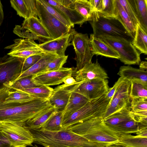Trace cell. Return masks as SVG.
<instances>
[{"instance_id":"cell-1","label":"cell","mask_w":147,"mask_h":147,"mask_svg":"<svg viewBox=\"0 0 147 147\" xmlns=\"http://www.w3.org/2000/svg\"><path fill=\"white\" fill-rule=\"evenodd\" d=\"M28 129L33 136L34 142L44 147H102L111 144L92 142L66 129L51 131Z\"/></svg>"},{"instance_id":"cell-2","label":"cell","mask_w":147,"mask_h":147,"mask_svg":"<svg viewBox=\"0 0 147 147\" xmlns=\"http://www.w3.org/2000/svg\"><path fill=\"white\" fill-rule=\"evenodd\" d=\"M49 106L48 100L37 98L22 104L5 103L0 88V122L12 123L23 126Z\"/></svg>"},{"instance_id":"cell-3","label":"cell","mask_w":147,"mask_h":147,"mask_svg":"<svg viewBox=\"0 0 147 147\" xmlns=\"http://www.w3.org/2000/svg\"><path fill=\"white\" fill-rule=\"evenodd\" d=\"M65 129L92 142L100 143H116L119 141L120 135L105 123L102 117L92 118Z\"/></svg>"},{"instance_id":"cell-4","label":"cell","mask_w":147,"mask_h":147,"mask_svg":"<svg viewBox=\"0 0 147 147\" xmlns=\"http://www.w3.org/2000/svg\"><path fill=\"white\" fill-rule=\"evenodd\" d=\"M110 100L107 97L106 94L98 98L90 100L80 109L63 118L62 129L94 118H103Z\"/></svg>"},{"instance_id":"cell-5","label":"cell","mask_w":147,"mask_h":147,"mask_svg":"<svg viewBox=\"0 0 147 147\" xmlns=\"http://www.w3.org/2000/svg\"><path fill=\"white\" fill-rule=\"evenodd\" d=\"M89 21L95 37L108 35L122 38L131 42L134 39V37L116 18L104 17L97 12L94 11Z\"/></svg>"},{"instance_id":"cell-6","label":"cell","mask_w":147,"mask_h":147,"mask_svg":"<svg viewBox=\"0 0 147 147\" xmlns=\"http://www.w3.org/2000/svg\"><path fill=\"white\" fill-rule=\"evenodd\" d=\"M96 37L115 51L119 56V59L125 64H139L141 62L140 53L131 42L122 38L108 35H100Z\"/></svg>"},{"instance_id":"cell-7","label":"cell","mask_w":147,"mask_h":147,"mask_svg":"<svg viewBox=\"0 0 147 147\" xmlns=\"http://www.w3.org/2000/svg\"><path fill=\"white\" fill-rule=\"evenodd\" d=\"M0 133L12 147L32 146L34 138L29 129L24 126L8 122H0Z\"/></svg>"},{"instance_id":"cell-8","label":"cell","mask_w":147,"mask_h":147,"mask_svg":"<svg viewBox=\"0 0 147 147\" xmlns=\"http://www.w3.org/2000/svg\"><path fill=\"white\" fill-rule=\"evenodd\" d=\"M36 9L37 16L53 39L67 33L71 29L48 12L39 0H36Z\"/></svg>"},{"instance_id":"cell-9","label":"cell","mask_w":147,"mask_h":147,"mask_svg":"<svg viewBox=\"0 0 147 147\" xmlns=\"http://www.w3.org/2000/svg\"><path fill=\"white\" fill-rule=\"evenodd\" d=\"M70 45L73 46L76 53L74 59L76 61L77 70L92 62L93 56L91 53L90 38L88 34L77 32L73 35Z\"/></svg>"},{"instance_id":"cell-10","label":"cell","mask_w":147,"mask_h":147,"mask_svg":"<svg viewBox=\"0 0 147 147\" xmlns=\"http://www.w3.org/2000/svg\"><path fill=\"white\" fill-rule=\"evenodd\" d=\"M24 60L7 55L0 57V84L16 81L22 72Z\"/></svg>"},{"instance_id":"cell-11","label":"cell","mask_w":147,"mask_h":147,"mask_svg":"<svg viewBox=\"0 0 147 147\" xmlns=\"http://www.w3.org/2000/svg\"><path fill=\"white\" fill-rule=\"evenodd\" d=\"M13 41V44L4 48L10 50L7 54L10 56L25 59L32 55L45 53L34 40L19 38L15 39Z\"/></svg>"},{"instance_id":"cell-12","label":"cell","mask_w":147,"mask_h":147,"mask_svg":"<svg viewBox=\"0 0 147 147\" xmlns=\"http://www.w3.org/2000/svg\"><path fill=\"white\" fill-rule=\"evenodd\" d=\"M130 82L125 79L118 87L103 118L105 119L123 107L130 106Z\"/></svg>"},{"instance_id":"cell-13","label":"cell","mask_w":147,"mask_h":147,"mask_svg":"<svg viewBox=\"0 0 147 147\" xmlns=\"http://www.w3.org/2000/svg\"><path fill=\"white\" fill-rule=\"evenodd\" d=\"M14 33H30L36 37L40 42L44 43L53 39L37 17H32L24 19L22 25H16Z\"/></svg>"},{"instance_id":"cell-14","label":"cell","mask_w":147,"mask_h":147,"mask_svg":"<svg viewBox=\"0 0 147 147\" xmlns=\"http://www.w3.org/2000/svg\"><path fill=\"white\" fill-rule=\"evenodd\" d=\"M72 68L62 67L57 70L43 72L32 76V80L38 86H50L59 84L67 78L71 76Z\"/></svg>"},{"instance_id":"cell-15","label":"cell","mask_w":147,"mask_h":147,"mask_svg":"<svg viewBox=\"0 0 147 147\" xmlns=\"http://www.w3.org/2000/svg\"><path fill=\"white\" fill-rule=\"evenodd\" d=\"M109 89L107 79H94L80 83L74 92L91 100L106 94Z\"/></svg>"},{"instance_id":"cell-16","label":"cell","mask_w":147,"mask_h":147,"mask_svg":"<svg viewBox=\"0 0 147 147\" xmlns=\"http://www.w3.org/2000/svg\"><path fill=\"white\" fill-rule=\"evenodd\" d=\"M80 83L76 82L70 85L64 84L55 87L48 99L50 105L55 108L57 111H63L72 93Z\"/></svg>"},{"instance_id":"cell-17","label":"cell","mask_w":147,"mask_h":147,"mask_svg":"<svg viewBox=\"0 0 147 147\" xmlns=\"http://www.w3.org/2000/svg\"><path fill=\"white\" fill-rule=\"evenodd\" d=\"M76 32L71 28L69 32L59 37L39 44V47L45 53L55 54L59 56H64L67 48L71 45L73 36Z\"/></svg>"},{"instance_id":"cell-18","label":"cell","mask_w":147,"mask_h":147,"mask_svg":"<svg viewBox=\"0 0 147 147\" xmlns=\"http://www.w3.org/2000/svg\"><path fill=\"white\" fill-rule=\"evenodd\" d=\"M74 74L76 82L82 83L94 79H107L109 78L105 70L101 67L97 59L94 63H91L82 69H74Z\"/></svg>"},{"instance_id":"cell-19","label":"cell","mask_w":147,"mask_h":147,"mask_svg":"<svg viewBox=\"0 0 147 147\" xmlns=\"http://www.w3.org/2000/svg\"><path fill=\"white\" fill-rule=\"evenodd\" d=\"M5 103L20 105L30 101L35 98L21 90H13L3 86L1 87Z\"/></svg>"},{"instance_id":"cell-20","label":"cell","mask_w":147,"mask_h":147,"mask_svg":"<svg viewBox=\"0 0 147 147\" xmlns=\"http://www.w3.org/2000/svg\"><path fill=\"white\" fill-rule=\"evenodd\" d=\"M90 42L91 53L94 55L119 59L118 54L112 48L92 34H90Z\"/></svg>"},{"instance_id":"cell-21","label":"cell","mask_w":147,"mask_h":147,"mask_svg":"<svg viewBox=\"0 0 147 147\" xmlns=\"http://www.w3.org/2000/svg\"><path fill=\"white\" fill-rule=\"evenodd\" d=\"M36 0H11V7L17 14L26 19L32 17H37L36 9Z\"/></svg>"},{"instance_id":"cell-22","label":"cell","mask_w":147,"mask_h":147,"mask_svg":"<svg viewBox=\"0 0 147 147\" xmlns=\"http://www.w3.org/2000/svg\"><path fill=\"white\" fill-rule=\"evenodd\" d=\"M58 56H59L55 54L46 53L33 66L22 72L16 81L25 77L33 76L43 72L49 64Z\"/></svg>"},{"instance_id":"cell-23","label":"cell","mask_w":147,"mask_h":147,"mask_svg":"<svg viewBox=\"0 0 147 147\" xmlns=\"http://www.w3.org/2000/svg\"><path fill=\"white\" fill-rule=\"evenodd\" d=\"M57 111L55 108L50 105L28 121L23 126L29 129H40L47 121Z\"/></svg>"},{"instance_id":"cell-24","label":"cell","mask_w":147,"mask_h":147,"mask_svg":"<svg viewBox=\"0 0 147 147\" xmlns=\"http://www.w3.org/2000/svg\"><path fill=\"white\" fill-rule=\"evenodd\" d=\"M90 100L84 96L73 92L63 112V118L67 117L84 106Z\"/></svg>"},{"instance_id":"cell-25","label":"cell","mask_w":147,"mask_h":147,"mask_svg":"<svg viewBox=\"0 0 147 147\" xmlns=\"http://www.w3.org/2000/svg\"><path fill=\"white\" fill-rule=\"evenodd\" d=\"M117 74L121 77L129 81L138 80L147 83V71L129 65L120 67Z\"/></svg>"},{"instance_id":"cell-26","label":"cell","mask_w":147,"mask_h":147,"mask_svg":"<svg viewBox=\"0 0 147 147\" xmlns=\"http://www.w3.org/2000/svg\"><path fill=\"white\" fill-rule=\"evenodd\" d=\"M49 4L58 9L62 13L73 25L78 24L81 26L86 21L75 9L64 7L56 2L55 0H45Z\"/></svg>"},{"instance_id":"cell-27","label":"cell","mask_w":147,"mask_h":147,"mask_svg":"<svg viewBox=\"0 0 147 147\" xmlns=\"http://www.w3.org/2000/svg\"><path fill=\"white\" fill-rule=\"evenodd\" d=\"M128 1L134 10L139 25L147 32V0Z\"/></svg>"},{"instance_id":"cell-28","label":"cell","mask_w":147,"mask_h":147,"mask_svg":"<svg viewBox=\"0 0 147 147\" xmlns=\"http://www.w3.org/2000/svg\"><path fill=\"white\" fill-rule=\"evenodd\" d=\"M115 3L116 18L122 24L127 30L134 38L136 27L118 0H115Z\"/></svg>"},{"instance_id":"cell-29","label":"cell","mask_w":147,"mask_h":147,"mask_svg":"<svg viewBox=\"0 0 147 147\" xmlns=\"http://www.w3.org/2000/svg\"><path fill=\"white\" fill-rule=\"evenodd\" d=\"M130 106H127L104 119L105 123L109 127L116 125L119 123L132 119L131 116Z\"/></svg>"},{"instance_id":"cell-30","label":"cell","mask_w":147,"mask_h":147,"mask_svg":"<svg viewBox=\"0 0 147 147\" xmlns=\"http://www.w3.org/2000/svg\"><path fill=\"white\" fill-rule=\"evenodd\" d=\"M147 32L138 24L135 35L132 43L136 49L141 53L147 55Z\"/></svg>"},{"instance_id":"cell-31","label":"cell","mask_w":147,"mask_h":147,"mask_svg":"<svg viewBox=\"0 0 147 147\" xmlns=\"http://www.w3.org/2000/svg\"><path fill=\"white\" fill-rule=\"evenodd\" d=\"M63 118V112L57 111L47 121L40 129L51 131H61L62 129Z\"/></svg>"},{"instance_id":"cell-32","label":"cell","mask_w":147,"mask_h":147,"mask_svg":"<svg viewBox=\"0 0 147 147\" xmlns=\"http://www.w3.org/2000/svg\"><path fill=\"white\" fill-rule=\"evenodd\" d=\"M145 126H147L140 124L131 119L109 127L119 134H130L136 133L140 127Z\"/></svg>"},{"instance_id":"cell-33","label":"cell","mask_w":147,"mask_h":147,"mask_svg":"<svg viewBox=\"0 0 147 147\" xmlns=\"http://www.w3.org/2000/svg\"><path fill=\"white\" fill-rule=\"evenodd\" d=\"M118 142L127 147H147V138L138 137L130 134H120Z\"/></svg>"},{"instance_id":"cell-34","label":"cell","mask_w":147,"mask_h":147,"mask_svg":"<svg viewBox=\"0 0 147 147\" xmlns=\"http://www.w3.org/2000/svg\"><path fill=\"white\" fill-rule=\"evenodd\" d=\"M130 99L136 98H147V83L138 80L130 81Z\"/></svg>"},{"instance_id":"cell-35","label":"cell","mask_w":147,"mask_h":147,"mask_svg":"<svg viewBox=\"0 0 147 147\" xmlns=\"http://www.w3.org/2000/svg\"><path fill=\"white\" fill-rule=\"evenodd\" d=\"M74 9L87 21H90L92 17L93 10L89 0H75Z\"/></svg>"},{"instance_id":"cell-36","label":"cell","mask_w":147,"mask_h":147,"mask_svg":"<svg viewBox=\"0 0 147 147\" xmlns=\"http://www.w3.org/2000/svg\"><path fill=\"white\" fill-rule=\"evenodd\" d=\"M32 78V76L25 77L13 83L3 84V86L8 87L13 90H22L38 86L34 83Z\"/></svg>"},{"instance_id":"cell-37","label":"cell","mask_w":147,"mask_h":147,"mask_svg":"<svg viewBox=\"0 0 147 147\" xmlns=\"http://www.w3.org/2000/svg\"><path fill=\"white\" fill-rule=\"evenodd\" d=\"M46 86H40L30 88L22 90L34 98L48 100L53 90Z\"/></svg>"},{"instance_id":"cell-38","label":"cell","mask_w":147,"mask_h":147,"mask_svg":"<svg viewBox=\"0 0 147 147\" xmlns=\"http://www.w3.org/2000/svg\"><path fill=\"white\" fill-rule=\"evenodd\" d=\"M39 1L46 9L49 13L68 27L71 28L74 27V25H73L67 18L58 9L48 3L45 0Z\"/></svg>"},{"instance_id":"cell-39","label":"cell","mask_w":147,"mask_h":147,"mask_svg":"<svg viewBox=\"0 0 147 147\" xmlns=\"http://www.w3.org/2000/svg\"><path fill=\"white\" fill-rule=\"evenodd\" d=\"M97 12L104 17L116 18L115 0H102L100 9Z\"/></svg>"},{"instance_id":"cell-40","label":"cell","mask_w":147,"mask_h":147,"mask_svg":"<svg viewBox=\"0 0 147 147\" xmlns=\"http://www.w3.org/2000/svg\"><path fill=\"white\" fill-rule=\"evenodd\" d=\"M136 27L139 23L134 10L128 0H118Z\"/></svg>"},{"instance_id":"cell-41","label":"cell","mask_w":147,"mask_h":147,"mask_svg":"<svg viewBox=\"0 0 147 147\" xmlns=\"http://www.w3.org/2000/svg\"><path fill=\"white\" fill-rule=\"evenodd\" d=\"M68 57V55H65L56 57L49 64L43 72L57 70L61 68L66 62Z\"/></svg>"},{"instance_id":"cell-42","label":"cell","mask_w":147,"mask_h":147,"mask_svg":"<svg viewBox=\"0 0 147 147\" xmlns=\"http://www.w3.org/2000/svg\"><path fill=\"white\" fill-rule=\"evenodd\" d=\"M130 108L133 111H147V98L131 99Z\"/></svg>"},{"instance_id":"cell-43","label":"cell","mask_w":147,"mask_h":147,"mask_svg":"<svg viewBox=\"0 0 147 147\" xmlns=\"http://www.w3.org/2000/svg\"><path fill=\"white\" fill-rule=\"evenodd\" d=\"M131 118L142 125L147 126V111H130Z\"/></svg>"},{"instance_id":"cell-44","label":"cell","mask_w":147,"mask_h":147,"mask_svg":"<svg viewBox=\"0 0 147 147\" xmlns=\"http://www.w3.org/2000/svg\"><path fill=\"white\" fill-rule=\"evenodd\" d=\"M45 53L43 54L32 55L24 59L22 65V72L26 71L33 66L41 58L42 55Z\"/></svg>"},{"instance_id":"cell-45","label":"cell","mask_w":147,"mask_h":147,"mask_svg":"<svg viewBox=\"0 0 147 147\" xmlns=\"http://www.w3.org/2000/svg\"><path fill=\"white\" fill-rule=\"evenodd\" d=\"M124 79L121 77H120L117 81L115 82L113 86L109 88L106 94L107 97L111 100L114 94L115 93L118 87Z\"/></svg>"},{"instance_id":"cell-46","label":"cell","mask_w":147,"mask_h":147,"mask_svg":"<svg viewBox=\"0 0 147 147\" xmlns=\"http://www.w3.org/2000/svg\"><path fill=\"white\" fill-rule=\"evenodd\" d=\"M75 0H55V1L65 7L72 9H74V1Z\"/></svg>"},{"instance_id":"cell-47","label":"cell","mask_w":147,"mask_h":147,"mask_svg":"<svg viewBox=\"0 0 147 147\" xmlns=\"http://www.w3.org/2000/svg\"><path fill=\"white\" fill-rule=\"evenodd\" d=\"M90 3L93 9V11L98 12L100 10L102 2V0H89Z\"/></svg>"},{"instance_id":"cell-48","label":"cell","mask_w":147,"mask_h":147,"mask_svg":"<svg viewBox=\"0 0 147 147\" xmlns=\"http://www.w3.org/2000/svg\"><path fill=\"white\" fill-rule=\"evenodd\" d=\"M135 134L137 137L147 138V126L140 127Z\"/></svg>"},{"instance_id":"cell-49","label":"cell","mask_w":147,"mask_h":147,"mask_svg":"<svg viewBox=\"0 0 147 147\" xmlns=\"http://www.w3.org/2000/svg\"><path fill=\"white\" fill-rule=\"evenodd\" d=\"M0 147H12L7 140L0 133Z\"/></svg>"},{"instance_id":"cell-50","label":"cell","mask_w":147,"mask_h":147,"mask_svg":"<svg viewBox=\"0 0 147 147\" xmlns=\"http://www.w3.org/2000/svg\"><path fill=\"white\" fill-rule=\"evenodd\" d=\"M64 84L67 85H70L76 82L75 78L71 76L65 79L63 81Z\"/></svg>"},{"instance_id":"cell-51","label":"cell","mask_w":147,"mask_h":147,"mask_svg":"<svg viewBox=\"0 0 147 147\" xmlns=\"http://www.w3.org/2000/svg\"><path fill=\"white\" fill-rule=\"evenodd\" d=\"M4 19V13L3 9V6L1 1L0 0V26H1Z\"/></svg>"},{"instance_id":"cell-52","label":"cell","mask_w":147,"mask_h":147,"mask_svg":"<svg viewBox=\"0 0 147 147\" xmlns=\"http://www.w3.org/2000/svg\"><path fill=\"white\" fill-rule=\"evenodd\" d=\"M140 69L147 71V63L146 61H142L140 64L139 66Z\"/></svg>"},{"instance_id":"cell-53","label":"cell","mask_w":147,"mask_h":147,"mask_svg":"<svg viewBox=\"0 0 147 147\" xmlns=\"http://www.w3.org/2000/svg\"><path fill=\"white\" fill-rule=\"evenodd\" d=\"M107 147H127L120 143L118 142L113 144H111L109 146H108Z\"/></svg>"},{"instance_id":"cell-54","label":"cell","mask_w":147,"mask_h":147,"mask_svg":"<svg viewBox=\"0 0 147 147\" xmlns=\"http://www.w3.org/2000/svg\"><path fill=\"white\" fill-rule=\"evenodd\" d=\"M15 147H27V146H16ZM33 147H38L37 145H35L34 146H33Z\"/></svg>"},{"instance_id":"cell-55","label":"cell","mask_w":147,"mask_h":147,"mask_svg":"<svg viewBox=\"0 0 147 147\" xmlns=\"http://www.w3.org/2000/svg\"><path fill=\"white\" fill-rule=\"evenodd\" d=\"M107 146H105V147H107Z\"/></svg>"}]
</instances>
